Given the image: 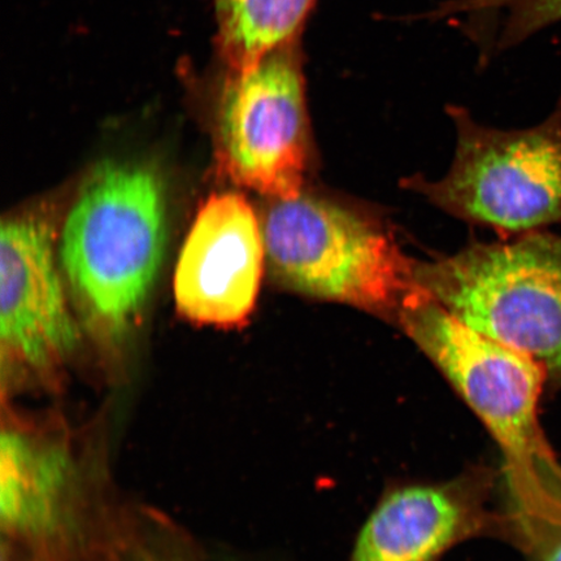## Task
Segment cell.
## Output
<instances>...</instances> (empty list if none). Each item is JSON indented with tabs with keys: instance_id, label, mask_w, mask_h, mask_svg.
Wrapping results in <instances>:
<instances>
[{
	"instance_id": "ba28073f",
	"label": "cell",
	"mask_w": 561,
	"mask_h": 561,
	"mask_svg": "<svg viewBox=\"0 0 561 561\" xmlns=\"http://www.w3.org/2000/svg\"><path fill=\"white\" fill-rule=\"evenodd\" d=\"M264 256L262 227L243 196H213L196 216L175 268L179 312L199 324H242L256 304Z\"/></svg>"
},
{
	"instance_id": "8fae6325",
	"label": "cell",
	"mask_w": 561,
	"mask_h": 561,
	"mask_svg": "<svg viewBox=\"0 0 561 561\" xmlns=\"http://www.w3.org/2000/svg\"><path fill=\"white\" fill-rule=\"evenodd\" d=\"M314 0H216V46L221 66L244 72L299 37Z\"/></svg>"
},
{
	"instance_id": "8992f818",
	"label": "cell",
	"mask_w": 561,
	"mask_h": 561,
	"mask_svg": "<svg viewBox=\"0 0 561 561\" xmlns=\"http://www.w3.org/2000/svg\"><path fill=\"white\" fill-rule=\"evenodd\" d=\"M222 68L219 159L237 185L276 201L301 195L310 159L299 37L244 72Z\"/></svg>"
},
{
	"instance_id": "9c48e42d",
	"label": "cell",
	"mask_w": 561,
	"mask_h": 561,
	"mask_svg": "<svg viewBox=\"0 0 561 561\" xmlns=\"http://www.w3.org/2000/svg\"><path fill=\"white\" fill-rule=\"evenodd\" d=\"M485 522L479 480L398 489L363 526L351 561H437Z\"/></svg>"
},
{
	"instance_id": "5bb4252c",
	"label": "cell",
	"mask_w": 561,
	"mask_h": 561,
	"mask_svg": "<svg viewBox=\"0 0 561 561\" xmlns=\"http://www.w3.org/2000/svg\"><path fill=\"white\" fill-rule=\"evenodd\" d=\"M138 561H180V560L164 558V557L145 556V557L140 558Z\"/></svg>"
},
{
	"instance_id": "52a82bcc",
	"label": "cell",
	"mask_w": 561,
	"mask_h": 561,
	"mask_svg": "<svg viewBox=\"0 0 561 561\" xmlns=\"http://www.w3.org/2000/svg\"><path fill=\"white\" fill-rule=\"evenodd\" d=\"M56 266L53 229L35 215L4 219L0 228V339L3 364L47 377L79 345Z\"/></svg>"
},
{
	"instance_id": "5b68a950",
	"label": "cell",
	"mask_w": 561,
	"mask_h": 561,
	"mask_svg": "<svg viewBox=\"0 0 561 561\" xmlns=\"http://www.w3.org/2000/svg\"><path fill=\"white\" fill-rule=\"evenodd\" d=\"M458 151L451 171L438 182L412 187L462 219L507 231L561 224V100L535 128H482L460 110Z\"/></svg>"
},
{
	"instance_id": "3957f363",
	"label": "cell",
	"mask_w": 561,
	"mask_h": 561,
	"mask_svg": "<svg viewBox=\"0 0 561 561\" xmlns=\"http://www.w3.org/2000/svg\"><path fill=\"white\" fill-rule=\"evenodd\" d=\"M265 256L291 289L380 314H396L430 294L385 231L331 201H276L263 222Z\"/></svg>"
},
{
	"instance_id": "277c9868",
	"label": "cell",
	"mask_w": 561,
	"mask_h": 561,
	"mask_svg": "<svg viewBox=\"0 0 561 561\" xmlns=\"http://www.w3.org/2000/svg\"><path fill=\"white\" fill-rule=\"evenodd\" d=\"M416 273L447 311L561 381V234L477 244Z\"/></svg>"
},
{
	"instance_id": "6da1fadb",
	"label": "cell",
	"mask_w": 561,
	"mask_h": 561,
	"mask_svg": "<svg viewBox=\"0 0 561 561\" xmlns=\"http://www.w3.org/2000/svg\"><path fill=\"white\" fill-rule=\"evenodd\" d=\"M167 196L151 168L104 161L68 214L60 261L90 333L121 345L145 311L163 262Z\"/></svg>"
},
{
	"instance_id": "30bf717a",
	"label": "cell",
	"mask_w": 561,
	"mask_h": 561,
	"mask_svg": "<svg viewBox=\"0 0 561 561\" xmlns=\"http://www.w3.org/2000/svg\"><path fill=\"white\" fill-rule=\"evenodd\" d=\"M75 485L73 455L65 440L15 424L3 427L0 518L11 536L54 537L66 524Z\"/></svg>"
},
{
	"instance_id": "7c38bea8",
	"label": "cell",
	"mask_w": 561,
	"mask_h": 561,
	"mask_svg": "<svg viewBox=\"0 0 561 561\" xmlns=\"http://www.w3.org/2000/svg\"><path fill=\"white\" fill-rule=\"evenodd\" d=\"M543 473L559 496V510L545 517L508 510L507 529L530 561H561V466L556 458L545 462Z\"/></svg>"
},
{
	"instance_id": "4fadbf2b",
	"label": "cell",
	"mask_w": 561,
	"mask_h": 561,
	"mask_svg": "<svg viewBox=\"0 0 561 561\" xmlns=\"http://www.w3.org/2000/svg\"><path fill=\"white\" fill-rule=\"evenodd\" d=\"M506 7L508 18L500 44L508 48L522 44L533 34L561 21V0H471L461 10Z\"/></svg>"
},
{
	"instance_id": "7a4b0ae2",
	"label": "cell",
	"mask_w": 561,
	"mask_h": 561,
	"mask_svg": "<svg viewBox=\"0 0 561 561\" xmlns=\"http://www.w3.org/2000/svg\"><path fill=\"white\" fill-rule=\"evenodd\" d=\"M398 321L502 448L508 500L522 507L542 504L549 489L541 466L553 454L538 423L539 398L549 378L541 364L474 331L432 294L404 308Z\"/></svg>"
}]
</instances>
